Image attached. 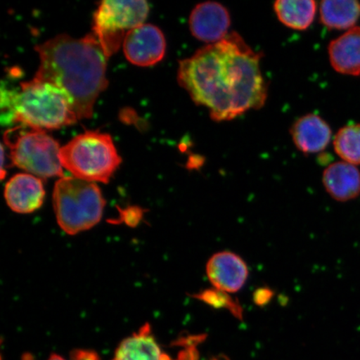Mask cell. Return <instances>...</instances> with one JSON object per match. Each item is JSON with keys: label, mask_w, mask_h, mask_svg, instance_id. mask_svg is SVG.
I'll return each mask as SVG.
<instances>
[{"label": "cell", "mask_w": 360, "mask_h": 360, "mask_svg": "<svg viewBox=\"0 0 360 360\" xmlns=\"http://www.w3.org/2000/svg\"><path fill=\"white\" fill-rule=\"evenodd\" d=\"M260 58L240 34L232 32L180 61L179 84L197 105L209 110L214 121L232 120L260 109L267 100Z\"/></svg>", "instance_id": "6da1fadb"}, {"label": "cell", "mask_w": 360, "mask_h": 360, "mask_svg": "<svg viewBox=\"0 0 360 360\" xmlns=\"http://www.w3.org/2000/svg\"><path fill=\"white\" fill-rule=\"evenodd\" d=\"M40 65L34 79L56 85L69 94L79 120L90 119L108 86L107 58L94 34L75 39L56 36L37 45Z\"/></svg>", "instance_id": "7a4b0ae2"}, {"label": "cell", "mask_w": 360, "mask_h": 360, "mask_svg": "<svg viewBox=\"0 0 360 360\" xmlns=\"http://www.w3.org/2000/svg\"><path fill=\"white\" fill-rule=\"evenodd\" d=\"M6 122H19L33 129H56L77 122L71 98L56 85L33 79L21 84L20 91L2 90Z\"/></svg>", "instance_id": "3957f363"}, {"label": "cell", "mask_w": 360, "mask_h": 360, "mask_svg": "<svg viewBox=\"0 0 360 360\" xmlns=\"http://www.w3.org/2000/svg\"><path fill=\"white\" fill-rule=\"evenodd\" d=\"M53 204L60 227L69 235H76L101 221L105 200L96 183L63 177L53 188Z\"/></svg>", "instance_id": "277c9868"}, {"label": "cell", "mask_w": 360, "mask_h": 360, "mask_svg": "<svg viewBox=\"0 0 360 360\" xmlns=\"http://www.w3.org/2000/svg\"><path fill=\"white\" fill-rule=\"evenodd\" d=\"M63 167L75 178L89 182L108 183L121 164L110 134L87 131L63 146L60 154Z\"/></svg>", "instance_id": "5b68a950"}, {"label": "cell", "mask_w": 360, "mask_h": 360, "mask_svg": "<svg viewBox=\"0 0 360 360\" xmlns=\"http://www.w3.org/2000/svg\"><path fill=\"white\" fill-rule=\"evenodd\" d=\"M148 4L143 0H105L94 15V34L109 58L119 51L126 35L143 25L148 16Z\"/></svg>", "instance_id": "8992f818"}, {"label": "cell", "mask_w": 360, "mask_h": 360, "mask_svg": "<svg viewBox=\"0 0 360 360\" xmlns=\"http://www.w3.org/2000/svg\"><path fill=\"white\" fill-rule=\"evenodd\" d=\"M6 145L10 146L11 160L17 167L38 178L64 177L61 148L43 130L22 133L15 142L6 141Z\"/></svg>", "instance_id": "52a82bcc"}, {"label": "cell", "mask_w": 360, "mask_h": 360, "mask_svg": "<svg viewBox=\"0 0 360 360\" xmlns=\"http://www.w3.org/2000/svg\"><path fill=\"white\" fill-rule=\"evenodd\" d=\"M123 48L124 56L130 63L148 67L163 60L166 41L163 32L158 27L143 24L129 31Z\"/></svg>", "instance_id": "ba28073f"}, {"label": "cell", "mask_w": 360, "mask_h": 360, "mask_svg": "<svg viewBox=\"0 0 360 360\" xmlns=\"http://www.w3.org/2000/svg\"><path fill=\"white\" fill-rule=\"evenodd\" d=\"M231 25L229 11L217 2L198 4L190 17V29L193 37L208 44L218 43L226 38Z\"/></svg>", "instance_id": "9c48e42d"}, {"label": "cell", "mask_w": 360, "mask_h": 360, "mask_svg": "<svg viewBox=\"0 0 360 360\" xmlns=\"http://www.w3.org/2000/svg\"><path fill=\"white\" fill-rule=\"evenodd\" d=\"M206 273L215 289L225 292L240 291L249 276L245 260L229 251L214 255L207 263Z\"/></svg>", "instance_id": "30bf717a"}, {"label": "cell", "mask_w": 360, "mask_h": 360, "mask_svg": "<svg viewBox=\"0 0 360 360\" xmlns=\"http://www.w3.org/2000/svg\"><path fill=\"white\" fill-rule=\"evenodd\" d=\"M44 195L41 180L30 174L15 175L8 180L4 190L8 206L19 214H30L39 209Z\"/></svg>", "instance_id": "8fae6325"}, {"label": "cell", "mask_w": 360, "mask_h": 360, "mask_svg": "<svg viewBox=\"0 0 360 360\" xmlns=\"http://www.w3.org/2000/svg\"><path fill=\"white\" fill-rule=\"evenodd\" d=\"M292 141L304 154L325 150L331 141L330 125L321 116L309 114L301 117L290 129Z\"/></svg>", "instance_id": "7c38bea8"}, {"label": "cell", "mask_w": 360, "mask_h": 360, "mask_svg": "<svg viewBox=\"0 0 360 360\" xmlns=\"http://www.w3.org/2000/svg\"><path fill=\"white\" fill-rule=\"evenodd\" d=\"M323 184L328 195L337 201L356 199L360 195V171L347 162H336L323 171Z\"/></svg>", "instance_id": "4fadbf2b"}, {"label": "cell", "mask_w": 360, "mask_h": 360, "mask_svg": "<svg viewBox=\"0 0 360 360\" xmlns=\"http://www.w3.org/2000/svg\"><path fill=\"white\" fill-rule=\"evenodd\" d=\"M333 69L338 73L360 75V27H354L332 40L328 47Z\"/></svg>", "instance_id": "5bb4252c"}, {"label": "cell", "mask_w": 360, "mask_h": 360, "mask_svg": "<svg viewBox=\"0 0 360 360\" xmlns=\"http://www.w3.org/2000/svg\"><path fill=\"white\" fill-rule=\"evenodd\" d=\"M112 360H172L160 348L148 323L126 338L115 350Z\"/></svg>", "instance_id": "9a60e30c"}, {"label": "cell", "mask_w": 360, "mask_h": 360, "mask_svg": "<svg viewBox=\"0 0 360 360\" xmlns=\"http://www.w3.org/2000/svg\"><path fill=\"white\" fill-rule=\"evenodd\" d=\"M322 24L330 30H350L360 18L356 0H323L319 7Z\"/></svg>", "instance_id": "2e32d148"}, {"label": "cell", "mask_w": 360, "mask_h": 360, "mask_svg": "<svg viewBox=\"0 0 360 360\" xmlns=\"http://www.w3.org/2000/svg\"><path fill=\"white\" fill-rule=\"evenodd\" d=\"M274 10L283 25L295 30H305L314 20L317 4L313 0H278Z\"/></svg>", "instance_id": "e0dca14e"}, {"label": "cell", "mask_w": 360, "mask_h": 360, "mask_svg": "<svg viewBox=\"0 0 360 360\" xmlns=\"http://www.w3.org/2000/svg\"><path fill=\"white\" fill-rule=\"evenodd\" d=\"M336 154L342 160L354 165H360V124L340 129L334 139Z\"/></svg>", "instance_id": "ac0fdd59"}, {"label": "cell", "mask_w": 360, "mask_h": 360, "mask_svg": "<svg viewBox=\"0 0 360 360\" xmlns=\"http://www.w3.org/2000/svg\"><path fill=\"white\" fill-rule=\"evenodd\" d=\"M193 297L211 306V307L228 309L236 318L238 319H243L241 305L237 300L231 298L228 295V292L216 289H210L202 291L199 294L193 295Z\"/></svg>", "instance_id": "d6986e66"}, {"label": "cell", "mask_w": 360, "mask_h": 360, "mask_svg": "<svg viewBox=\"0 0 360 360\" xmlns=\"http://www.w3.org/2000/svg\"><path fill=\"white\" fill-rule=\"evenodd\" d=\"M273 296L274 292L269 288H259L254 292V302L260 307H264L270 302Z\"/></svg>", "instance_id": "ffe728a7"}, {"label": "cell", "mask_w": 360, "mask_h": 360, "mask_svg": "<svg viewBox=\"0 0 360 360\" xmlns=\"http://www.w3.org/2000/svg\"><path fill=\"white\" fill-rule=\"evenodd\" d=\"M71 360H100V357L93 351L79 349L71 354Z\"/></svg>", "instance_id": "44dd1931"}, {"label": "cell", "mask_w": 360, "mask_h": 360, "mask_svg": "<svg viewBox=\"0 0 360 360\" xmlns=\"http://www.w3.org/2000/svg\"><path fill=\"white\" fill-rule=\"evenodd\" d=\"M141 210L137 208H132L125 210L123 215L124 216V220L126 223L130 225H135L141 219Z\"/></svg>", "instance_id": "7402d4cb"}, {"label": "cell", "mask_w": 360, "mask_h": 360, "mask_svg": "<svg viewBox=\"0 0 360 360\" xmlns=\"http://www.w3.org/2000/svg\"><path fill=\"white\" fill-rule=\"evenodd\" d=\"M48 360H65L64 358L60 356V355L53 354L51 357L48 359Z\"/></svg>", "instance_id": "603a6c76"}, {"label": "cell", "mask_w": 360, "mask_h": 360, "mask_svg": "<svg viewBox=\"0 0 360 360\" xmlns=\"http://www.w3.org/2000/svg\"><path fill=\"white\" fill-rule=\"evenodd\" d=\"M212 360H221V359H214Z\"/></svg>", "instance_id": "cb8c5ba5"}]
</instances>
